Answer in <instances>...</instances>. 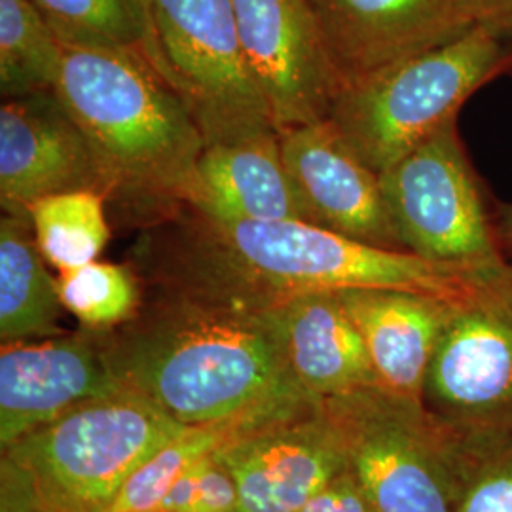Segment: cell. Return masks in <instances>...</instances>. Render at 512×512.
Instances as JSON below:
<instances>
[{"instance_id": "cell-1", "label": "cell", "mask_w": 512, "mask_h": 512, "mask_svg": "<svg viewBox=\"0 0 512 512\" xmlns=\"http://www.w3.org/2000/svg\"><path fill=\"white\" fill-rule=\"evenodd\" d=\"M129 266L143 287L251 310L344 289H397L469 302L509 274L391 251L302 220H219L190 207L139 230Z\"/></svg>"}, {"instance_id": "cell-2", "label": "cell", "mask_w": 512, "mask_h": 512, "mask_svg": "<svg viewBox=\"0 0 512 512\" xmlns=\"http://www.w3.org/2000/svg\"><path fill=\"white\" fill-rule=\"evenodd\" d=\"M101 332L114 378L186 427L239 429L306 401L279 311L143 287L128 323Z\"/></svg>"}, {"instance_id": "cell-3", "label": "cell", "mask_w": 512, "mask_h": 512, "mask_svg": "<svg viewBox=\"0 0 512 512\" xmlns=\"http://www.w3.org/2000/svg\"><path fill=\"white\" fill-rule=\"evenodd\" d=\"M55 92L90 145L114 219L141 230L183 207L207 143L147 55L63 44Z\"/></svg>"}, {"instance_id": "cell-4", "label": "cell", "mask_w": 512, "mask_h": 512, "mask_svg": "<svg viewBox=\"0 0 512 512\" xmlns=\"http://www.w3.org/2000/svg\"><path fill=\"white\" fill-rule=\"evenodd\" d=\"M188 429L128 389L82 404L2 450V512H101Z\"/></svg>"}, {"instance_id": "cell-5", "label": "cell", "mask_w": 512, "mask_h": 512, "mask_svg": "<svg viewBox=\"0 0 512 512\" xmlns=\"http://www.w3.org/2000/svg\"><path fill=\"white\" fill-rule=\"evenodd\" d=\"M509 59L505 35L473 25L446 44L342 90L329 120L382 175L454 122L461 105L501 73Z\"/></svg>"}, {"instance_id": "cell-6", "label": "cell", "mask_w": 512, "mask_h": 512, "mask_svg": "<svg viewBox=\"0 0 512 512\" xmlns=\"http://www.w3.org/2000/svg\"><path fill=\"white\" fill-rule=\"evenodd\" d=\"M321 404L374 511L454 512L452 442L421 401L372 385Z\"/></svg>"}, {"instance_id": "cell-7", "label": "cell", "mask_w": 512, "mask_h": 512, "mask_svg": "<svg viewBox=\"0 0 512 512\" xmlns=\"http://www.w3.org/2000/svg\"><path fill=\"white\" fill-rule=\"evenodd\" d=\"M147 55L207 145L275 131L239 40L232 0H143Z\"/></svg>"}, {"instance_id": "cell-8", "label": "cell", "mask_w": 512, "mask_h": 512, "mask_svg": "<svg viewBox=\"0 0 512 512\" xmlns=\"http://www.w3.org/2000/svg\"><path fill=\"white\" fill-rule=\"evenodd\" d=\"M404 251L490 274H509L459 141L456 120L382 175Z\"/></svg>"}, {"instance_id": "cell-9", "label": "cell", "mask_w": 512, "mask_h": 512, "mask_svg": "<svg viewBox=\"0 0 512 512\" xmlns=\"http://www.w3.org/2000/svg\"><path fill=\"white\" fill-rule=\"evenodd\" d=\"M421 404L452 435L512 431V279L459 304L431 359Z\"/></svg>"}, {"instance_id": "cell-10", "label": "cell", "mask_w": 512, "mask_h": 512, "mask_svg": "<svg viewBox=\"0 0 512 512\" xmlns=\"http://www.w3.org/2000/svg\"><path fill=\"white\" fill-rule=\"evenodd\" d=\"M217 454L236 480L239 512H298L348 469L321 401L234 429Z\"/></svg>"}, {"instance_id": "cell-11", "label": "cell", "mask_w": 512, "mask_h": 512, "mask_svg": "<svg viewBox=\"0 0 512 512\" xmlns=\"http://www.w3.org/2000/svg\"><path fill=\"white\" fill-rule=\"evenodd\" d=\"M239 40L277 133L329 118L342 92L308 0H232Z\"/></svg>"}, {"instance_id": "cell-12", "label": "cell", "mask_w": 512, "mask_h": 512, "mask_svg": "<svg viewBox=\"0 0 512 512\" xmlns=\"http://www.w3.org/2000/svg\"><path fill=\"white\" fill-rule=\"evenodd\" d=\"M124 391L99 330L80 329L0 349V448H8L82 404Z\"/></svg>"}, {"instance_id": "cell-13", "label": "cell", "mask_w": 512, "mask_h": 512, "mask_svg": "<svg viewBox=\"0 0 512 512\" xmlns=\"http://www.w3.org/2000/svg\"><path fill=\"white\" fill-rule=\"evenodd\" d=\"M342 90L463 35L459 0H308Z\"/></svg>"}, {"instance_id": "cell-14", "label": "cell", "mask_w": 512, "mask_h": 512, "mask_svg": "<svg viewBox=\"0 0 512 512\" xmlns=\"http://www.w3.org/2000/svg\"><path fill=\"white\" fill-rule=\"evenodd\" d=\"M281 156L311 224L370 245L404 251L382 177L329 118L279 133Z\"/></svg>"}, {"instance_id": "cell-15", "label": "cell", "mask_w": 512, "mask_h": 512, "mask_svg": "<svg viewBox=\"0 0 512 512\" xmlns=\"http://www.w3.org/2000/svg\"><path fill=\"white\" fill-rule=\"evenodd\" d=\"M101 192L90 145L55 90L2 101L0 107V205L29 215L40 198Z\"/></svg>"}, {"instance_id": "cell-16", "label": "cell", "mask_w": 512, "mask_h": 512, "mask_svg": "<svg viewBox=\"0 0 512 512\" xmlns=\"http://www.w3.org/2000/svg\"><path fill=\"white\" fill-rule=\"evenodd\" d=\"M183 205L211 219L310 222L277 131L207 145L186 184Z\"/></svg>"}, {"instance_id": "cell-17", "label": "cell", "mask_w": 512, "mask_h": 512, "mask_svg": "<svg viewBox=\"0 0 512 512\" xmlns=\"http://www.w3.org/2000/svg\"><path fill=\"white\" fill-rule=\"evenodd\" d=\"M365 340L380 384L421 401L425 376L459 304L397 289L336 291Z\"/></svg>"}, {"instance_id": "cell-18", "label": "cell", "mask_w": 512, "mask_h": 512, "mask_svg": "<svg viewBox=\"0 0 512 512\" xmlns=\"http://www.w3.org/2000/svg\"><path fill=\"white\" fill-rule=\"evenodd\" d=\"M277 311L294 378L311 399L382 385L336 291L296 296Z\"/></svg>"}, {"instance_id": "cell-19", "label": "cell", "mask_w": 512, "mask_h": 512, "mask_svg": "<svg viewBox=\"0 0 512 512\" xmlns=\"http://www.w3.org/2000/svg\"><path fill=\"white\" fill-rule=\"evenodd\" d=\"M38 249L29 215L0 220V340L33 342L63 334L57 275Z\"/></svg>"}, {"instance_id": "cell-20", "label": "cell", "mask_w": 512, "mask_h": 512, "mask_svg": "<svg viewBox=\"0 0 512 512\" xmlns=\"http://www.w3.org/2000/svg\"><path fill=\"white\" fill-rule=\"evenodd\" d=\"M105 196L76 190L40 198L29 207L38 249L57 272L95 262L109 243Z\"/></svg>"}, {"instance_id": "cell-21", "label": "cell", "mask_w": 512, "mask_h": 512, "mask_svg": "<svg viewBox=\"0 0 512 512\" xmlns=\"http://www.w3.org/2000/svg\"><path fill=\"white\" fill-rule=\"evenodd\" d=\"M63 42L31 0H0V92L4 99L55 90Z\"/></svg>"}, {"instance_id": "cell-22", "label": "cell", "mask_w": 512, "mask_h": 512, "mask_svg": "<svg viewBox=\"0 0 512 512\" xmlns=\"http://www.w3.org/2000/svg\"><path fill=\"white\" fill-rule=\"evenodd\" d=\"M31 2L63 44L147 52L148 19L143 0Z\"/></svg>"}, {"instance_id": "cell-23", "label": "cell", "mask_w": 512, "mask_h": 512, "mask_svg": "<svg viewBox=\"0 0 512 512\" xmlns=\"http://www.w3.org/2000/svg\"><path fill=\"white\" fill-rule=\"evenodd\" d=\"M57 289L63 308L82 329H116L135 317L143 304V283L129 264L95 260L57 272Z\"/></svg>"}, {"instance_id": "cell-24", "label": "cell", "mask_w": 512, "mask_h": 512, "mask_svg": "<svg viewBox=\"0 0 512 512\" xmlns=\"http://www.w3.org/2000/svg\"><path fill=\"white\" fill-rule=\"evenodd\" d=\"M448 437L456 469L454 512H512V431Z\"/></svg>"}, {"instance_id": "cell-25", "label": "cell", "mask_w": 512, "mask_h": 512, "mask_svg": "<svg viewBox=\"0 0 512 512\" xmlns=\"http://www.w3.org/2000/svg\"><path fill=\"white\" fill-rule=\"evenodd\" d=\"M234 429L192 427L143 461L101 512H152L160 509L175 482L203 456L217 450Z\"/></svg>"}, {"instance_id": "cell-26", "label": "cell", "mask_w": 512, "mask_h": 512, "mask_svg": "<svg viewBox=\"0 0 512 512\" xmlns=\"http://www.w3.org/2000/svg\"><path fill=\"white\" fill-rule=\"evenodd\" d=\"M160 509L169 512H239L236 480L222 463L217 450L198 459L175 482Z\"/></svg>"}, {"instance_id": "cell-27", "label": "cell", "mask_w": 512, "mask_h": 512, "mask_svg": "<svg viewBox=\"0 0 512 512\" xmlns=\"http://www.w3.org/2000/svg\"><path fill=\"white\" fill-rule=\"evenodd\" d=\"M298 512H376L348 469Z\"/></svg>"}, {"instance_id": "cell-28", "label": "cell", "mask_w": 512, "mask_h": 512, "mask_svg": "<svg viewBox=\"0 0 512 512\" xmlns=\"http://www.w3.org/2000/svg\"><path fill=\"white\" fill-rule=\"evenodd\" d=\"M473 25L490 27L501 35L512 33V0H459Z\"/></svg>"}, {"instance_id": "cell-29", "label": "cell", "mask_w": 512, "mask_h": 512, "mask_svg": "<svg viewBox=\"0 0 512 512\" xmlns=\"http://www.w3.org/2000/svg\"><path fill=\"white\" fill-rule=\"evenodd\" d=\"M499 234L503 243H507L512 249V205H507L501 213V222H499Z\"/></svg>"}, {"instance_id": "cell-30", "label": "cell", "mask_w": 512, "mask_h": 512, "mask_svg": "<svg viewBox=\"0 0 512 512\" xmlns=\"http://www.w3.org/2000/svg\"><path fill=\"white\" fill-rule=\"evenodd\" d=\"M152 512H169V511H162V509H158V511H152Z\"/></svg>"}]
</instances>
